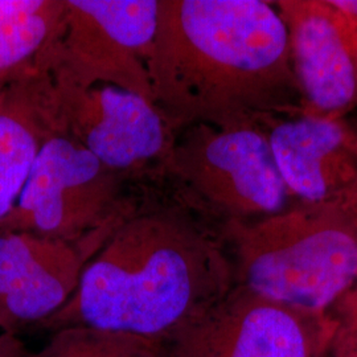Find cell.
Masks as SVG:
<instances>
[{
    "label": "cell",
    "mask_w": 357,
    "mask_h": 357,
    "mask_svg": "<svg viewBox=\"0 0 357 357\" xmlns=\"http://www.w3.org/2000/svg\"><path fill=\"white\" fill-rule=\"evenodd\" d=\"M147 72L153 105L175 132L301 112L273 1L158 0Z\"/></svg>",
    "instance_id": "6da1fadb"
},
{
    "label": "cell",
    "mask_w": 357,
    "mask_h": 357,
    "mask_svg": "<svg viewBox=\"0 0 357 357\" xmlns=\"http://www.w3.org/2000/svg\"><path fill=\"white\" fill-rule=\"evenodd\" d=\"M26 357H167L166 344L139 336L93 327H65Z\"/></svg>",
    "instance_id": "5bb4252c"
},
{
    "label": "cell",
    "mask_w": 357,
    "mask_h": 357,
    "mask_svg": "<svg viewBox=\"0 0 357 357\" xmlns=\"http://www.w3.org/2000/svg\"><path fill=\"white\" fill-rule=\"evenodd\" d=\"M319 357H331V356H330V355H328V354H327V352H326V354H323V355H321V356H319Z\"/></svg>",
    "instance_id": "ac0fdd59"
},
{
    "label": "cell",
    "mask_w": 357,
    "mask_h": 357,
    "mask_svg": "<svg viewBox=\"0 0 357 357\" xmlns=\"http://www.w3.org/2000/svg\"><path fill=\"white\" fill-rule=\"evenodd\" d=\"M355 196L220 227L236 284L305 314L328 315L357 282Z\"/></svg>",
    "instance_id": "3957f363"
},
{
    "label": "cell",
    "mask_w": 357,
    "mask_h": 357,
    "mask_svg": "<svg viewBox=\"0 0 357 357\" xmlns=\"http://www.w3.org/2000/svg\"><path fill=\"white\" fill-rule=\"evenodd\" d=\"M287 32L301 112L347 118L357 107V56L330 0L273 1Z\"/></svg>",
    "instance_id": "30bf717a"
},
{
    "label": "cell",
    "mask_w": 357,
    "mask_h": 357,
    "mask_svg": "<svg viewBox=\"0 0 357 357\" xmlns=\"http://www.w3.org/2000/svg\"><path fill=\"white\" fill-rule=\"evenodd\" d=\"M63 132L47 70L35 60L0 88V227L26 185L43 144Z\"/></svg>",
    "instance_id": "7c38bea8"
},
{
    "label": "cell",
    "mask_w": 357,
    "mask_h": 357,
    "mask_svg": "<svg viewBox=\"0 0 357 357\" xmlns=\"http://www.w3.org/2000/svg\"><path fill=\"white\" fill-rule=\"evenodd\" d=\"M160 168L176 185L178 200L218 228L273 216L294 204L266 132L257 123L183 128Z\"/></svg>",
    "instance_id": "277c9868"
},
{
    "label": "cell",
    "mask_w": 357,
    "mask_h": 357,
    "mask_svg": "<svg viewBox=\"0 0 357 357\" xmlns=\"http://www.w3.org/2000/svg\"><path fill=\"white\" fill-rule=\"evenodd\" d=\"M109 236L68 243L0 233V331L17 337L43 328L76 293L86 264Z\"/></svg>",
    "instance_id": "9c48e42d"
},
{
    "label": "cell",
    "mask_w": 357,
    "mask_h": 357,
    "mask_svg": "<svg viewBox=\"0 0 357 357\" xmlns=\"http://www.w3.org/2000/svg\"><path fill=\"white\" fill-rule=\"evenodd\" d=\"M330 315L332 333L327 354L331 357H357V282Z\"/></svg>",
    "instance_id": "9a60e30c"
},
{
    "label": "cell",
    "mask_w": 357,
    "mask_h": 357,
    "mask_svg": "<svg viewBox=\"0 0 357 357\" xmlns=\"http://www.w3.org/2000/svg\"><path fill=\"white\" fill-rule=\"evenodd\" d=\"M236 286L220 228L178 200L131 211L43 330L93 327L165 343Z\"/></svg>",
    "instance_id": "7a4b0ae2"
},
{
    "label": "cell",
    "mask_w": 357,
    "mask_h": 357,
    "mask_svg": "<svg viewBox=\"0 0 357 357\" xmlns=\"http://www.w3.org/2000/svg\"><path fill=\"white\" fill-rule=\"evenodd\" d=\"M64 0H0V72L31 63L51 40Z\"/></svg>",
    "instance_id": "4fadbf2b"
},
{
    "label": "cell",
    "mask_w": 357,
    "mask_h": 357,
    "mask_svg": "<svg viewBox=\"0 0 357 357\" xmlns=\"http://www.w3.org/2000/svg\"><path fill=\"white\" fill-rule=\"evenodd\" d=\"M331 333L330 314H305L236 284L171 336L167 357H319Z\"/></svg>",
    "instance_id": "52a82bcc"
},
{
    "label": "cell",
    "mask_w": 357,
    "mask_h": 357,
    "mask_svg": "<svg viewBox=\"0 0 357 357\" xmlns=\"http://www.w3.org/2000/svg\"><path fill=\"white\" fill-rule=\"evenodd\" d=\"M294 204H323L357 193V128L347 118L302 112L261 123Z\"/></svg>",
    "instance_id": "8fae6325"
},
{
    "label": "cell",
    "mask_w": 357,
    "mask_h": 357,
    "mask_svg": "<svg viewBox=\"0 0 357 357\" xmlns=\"http://www.w3.org/2000/svg\"><path fill=\"white\" fill-rule=\"evenodd\" d=\"M122 175L68 134H53L0 233L26 231L68 243L109 236L131 212L122 200Z\"/></svg>",
    "instance_id": "5b68a950"
},
{
    "label": "cell",
    "mask_w": 357,
    "mask_h": 357,
    "mask_svg": "<svg viewBox=\"0 0 357 357\" xmlns=\"http://www.w3.org/2000/svg\"><path fill=\"white\" fill-rule=\"evenodd\" d=\"M16 70V69H15ZM15 70H6V72H0V88L3 86V84L10 78Z\"/></svg>",
    "instance_id": "e0dca14e"
},
{
    "label": "cell",
    "mask_w": 357,
    "mask_h": 357,
    "mask_svg": "<svg viewBox=\"0 0 357 357\" xmlns=\"http://www.w3.org/2000/svg\"><path fill=\"white\" fill-rule=\"evenodd\" d=\"M355 206H356V215H357V193H356V196H355Z\"/></svg>",
    "instance_id": "d6986e66"
},
{
    "label": "cell",
    "mask_w": 357,
    "mask_h": 357,
    "mask_svg": "<svg viewBox=\"0 0 357 357\" xmlns=\"http://www.w3.org/2000/svg\"><path fill=\"white\" fill-rule=\"evenodd\" d=\"M344 20L357 56V0H330Z\"/></svg>",
    "instance_id": "2e32d148"
},
{
    "label": "cell",
    "mask_w": 357,
    "mask_h": 357,
    "mask_svg": "<svg viewBox=\"0 0 357 357\" xmlns=\"http://www.w3.org/2000/svg\"><path fill=\"white\" fill-rule=\"evenodd\" d=\"M158 0H64L51 40L35 60L82 84H112L153 103L147 59Z\"/></svg>",
    "instance_id": "8992f818"
},
{
    "label": "cell",
    "mask_w": 357,
    "mask_h": 357,
    "mask_svg": "<svg viewBox=\"0 0 357 357\" xmlns=\"http://www.w3.org/2000/svg\"><path fill=\"white\" fill-rule=\"evenodd\" d=\"M40 65L51 79L63 132L115 171L162 167L176 132L153 103L112 84H82Z\"/></svg>",
    "instance_id": "ba28073f"
}]
</instances>
